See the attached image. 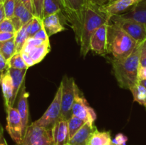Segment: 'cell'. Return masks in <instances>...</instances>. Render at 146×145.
<instances>
[{"label":"cell","mask_w":146,"mask_h":145,"mask_svg":"<svg viewBox=\"0 0 146 145\" xmlns=\"http://www.w3.org/2000/svg\"><path fill=\"white\" fill-rule=\"evenodd\" d=\"M111 135L109 131L100 132L96 129L88 137L86 145H111Z\"/></svg>","instance_id":"20"},{"label":"cell","mask_w":146,"mask_h":145,"mask_svg":"<svg viewBox=\"0 0 146 145\" xmlns=\"http://www.w3.org/2000/svg\"><path fill=\"white\" fill-rule=\"evenodd\" d=\"M27 24L25 25L22 26L20 29L15 32V36H14V42H15L16 50L17 52L20 53L26 41L28 38V34L27 31Z\"/></svg>","instance_id":"24"},{"label":"cell","mask_w":146,"mask_h":145,"mask_svg":"<svg viewBox=\"0 0 146 145\" xmlns=\"http://www.w3.org/2000/svg\"><path fill=\"white\" fill-rule=\"evenodd\" d=\"M72 115L85 121L86 122L94 124L96 119V114L89 105L84 95L76 85L75 90V98L71 109Z\"/></svg>","instance_id":"8"},{"label":"cell","mask_w":146,"mask_h":145,"mask_svg":"<svg viewBox=\"0 0 146 145\" xmlns=\"http://www.w3.org/2000/svg\"><path fill=\"white\" fill-rule=\"evenodd\" d=\"M145 26H146V24H145Z\"/></svg>","instance_id":"51"},{"label":"cell","mask_w":146,"mask_h":145,"mask_svg":"<svg viewBox=\"0 0 146 145\" xmlns=\"http://www.w3.org/2000/svg\"><path fill=\"white\" fill-rule=\"evenodd\" d=\"M8 68H15V69H28L27 65L23 60L21 53L17 52L8 61H7Z\"/></svg>","instance_id":"28"},{"label":"cell","mask_w":146,"mask_h":145,"mask_svg":"<svg viewBox=\"0 0 146 145\" xmlns=\"http://www.w3.org/2000/svg\"><path fill=\"white\" fill-rule=\"evenodd\" d=\"M0 32L6 33H15V28L14 25L11 22V19L9 18H4L1 23H0Z\"/></svg>","instance_id":"30"},{"label":"cell","mask_w":146,"mask_h":145,"mask_svg":"<svg viewBox=\"0 0 146 145\" xmlns=\"http://www.w3.org/2000/svg\"><path fill=\"white\" fill-rule=\"evenodd\" d=\"M54 145H65L69 142L68 120L60 117L51 127Z\"/></svg>","instance_id":"14"},{"label":"cell","mask_w":146,"mask_h":145,"mask_svg":"<svg viewBox=\"0 0 146 145\" xmlns=\"http://www.w3.org/2000/svg\"><path fill=\"white\" fill-rule=\"evenodd\" d=\"M142 0H110L99 8L108 18L115 15L121 14L132 8Z\"/></svg>","instance_id":"11"},{"label":"cell","mask_w":146,"mask_h":145,"mask_svg":"<svg viewBox=\"0 0 146 145\" xmlns=\"http://www.w3.org/2000/svg\"><path fill=\"white\" fill-rule=\"evenodd\" d=\"M109 1H110V0H109Z\"/></svg>","instance_id":"50"},{"label":"cell","mask_w":146,"mask_h":145,"mask_svg":"<svg viewBox=\"0 0 146 145\" xmlns=\"http://www.w3.org/2000/svg\"><path fill=\"white\" fill-rule=\"evenodd\" d=\"M131 91L133 96L134 101L138 102L140 105L146 106V88L138 82L135 85L131 88Z\"/></svg>","instance_id":"23"},{"label":"cell","mask_w":146,"mask_h":145,"mask_svg":"<svg viewBox=\"0 0 146 145\" xmlns=\"http://www.w3.org/2000/svg\"><path fill=\"white\" fill-rule=\"evenodd\" d=\"M32 37L34 38H36V39L41 40V41H44V42L49 41V37L47 35L45 29L44 28V26H43V28L40 29L38 32L36 33Z\"/></svg>","instance_id":"33"},{"label":"cell","mask_w":146,"mask_h":145,"mask_svg":"<svg viewBox=\"0 0 146 145\" xmlns=\"http://www.w3.org/2000/svg\"><path fill=\"white\" fill-rule=\"evenodd\" d=\"M143 43L138 44L128 56L122 59L113 58L111 61L113 72L121 88L130 90L138 83V70L140 65V54Z\"/></svg>","instance_id":"1"},{"label":"cell","mask_w":146,"mask_h":145,"mask_svg":"<svg viewBox=\"0 0 146 145\" xmlns=\"http://www.w3.org/2000/svg\"><path fill=\"white\" fill-rule=\"evenodd\" d=\"M0 53L7 61L17 53L14 37L8 41L0 42Z\"/></svg>","instance_id":"22"},{"label":"cell","mask_w":146,"mask_h":145,"mask_svg":"<svg viewBox=\"0 0 146 145\" xmlns=\"http://www.w3.org/2000/svg\"><path fill=\"white\" fill-rule=\"evenodd\" d=\"M4 18H6V16L5 14H4L3 2H0V23H1Z\"/></svg>","instance_id":"41"},{"label":"cell","mask_w":146,"mask_h":145,"mask_svg":"<svg viewBox=\"0 0 146 145\" xmlns=\"http://www.w3.org/2000/svg\"><path fill=\"white\" fill-rule=\"evenodd\" d=\"M3 132H4V129H3L2 126H1V125L0 124V136L3 135Z\"/></svg>","instance_id":"44"},{"label":"cell","mask_w":146,"mask_h":145,"mask_svg":"<svg viewBox=\"0 0 146 145\" xmlns=\"http://www.w3.org/2000/svg\"><path fill=\"white\" fill-rule=\"evenodd\" d=\"M0 85H1V90H2L3 98H4V106H5V107H7L10 106V102H11L13 94L12 79H11V75H10L7 69L4 72L1 73Z\"/></svg>","instance_id":"19"},{"label":"cell","mask_w":146,"mask_h":145,"mask_svg":"<svg viewBox=\"0 0 146 145\" xmlns=\"http://www.w3.org/2000/svg\"><path fill=\"white\" fill-rule=\"evenodd\" d=\"M5 109L7 112L6 129L7 132L14 142L18 145H21L25 134L21 117L17 109L14 107L8 106Z\"/></svg>","instance_id":"9"},{"label":"cell","mask_w":146,"mask_h":145,"mask_svg":"<svg viewBox=\"0 0 146 145\" xmlns=\"http://www.w3.org/2000/svg\"><path fill=\"white\" fill-rule=\"evenodd\" d=\"M43 28L42 19L38 17L34 16L33 18L27 23V34L28 38L32 37L36 32H38L40 29Z\"/></svg>","instance_id":"26"},{"label":"cell","mask_w":146,"mask_h":145,"mask_svg":"<svg viewBox=\"0 0 146 145\" xmlns=\"http://www.w3.org/2000/svg\"><path fill=\"white\" fill-rule=\"evenodd\" d=\"M85 123V121L82 120L74 115H71V117L68 119V128L70 139L75 134L77 131L81 129V127Z\"/></svg>","instance_id":"27"},{"label":"cell","mask_w":146,"mask_h":145,"mask_svg":"<svg viewBox=\"0 0 146 145\" xmlns=\"http://www.w3.org/2000/svg\"><path fill=\"white\" fill-rule=\"evenodd\" d=\"M61 92L62 87L60 84L55 94L52 102L44 115L38 119L34 122L38 126L46 128H51L55 122L61 117Z\"/></svg>","instance_id":"7"},{"label":"cell","mask_w":146,"mask_h":145,"mask_svg":"<svg viewBox=\"0 0 146 145\" xmlns=\"http://www.w3.org/2000/svg\"><path fill=\"white\" fill-rule=\"evenodd\" d=\"M29 95V92L26 90L25 82H24L19 92L17 99V107L15 108L17 109L20 117H21L25 132L27 126H28L29 119V108L28 100Z\"/></svg>","instance_id":"13"},{"label":"cell","mask_w":146,"mask_h":145,"mask_svg":"<svg viewBox=\"0 0 146 145\" xmlns=\"http://www.w3.org/2000/svg\"><path fill=\"white\" fill-rule=\"evenodd\" d=\"M15 36V33H6L0 32V42L8 41V40L13 38Z\"/></svg>","instance_id":"36"},{"label":"cell","mask_w":146,"mask_h":145,"mask_svg":"<svg viewBox=\"0 0 146 145\" xmlns=\"http://www.w3.org/2000/svg\"><path fill=\"white\" fill-rule=\"evenodd\" d=\"M140 65L146 67V40L141 45V54H140Z\"/></svg>","instance_id":"34"},{"label":"cell","mask_w":146,"mask_h":145,"mask_svg":"<svg viewBox=\"0 0 146 145\" xmlns=\"http://www.w3.org/2000/svg\"><path fill=\"white\" fill-rule=\"evenodd\" d=\"M110 18L101 11L99 6L92 4L88 0L85 11L84 24L81 30L78 45L81 48V54L86 56L90 51V41L95 31Z\"/></svg>","instance_id":"2"},{"label":"cell","mask_w":146,"mask_h":145,"mask_svg":"<svg viewBox=\"0 0 146 145\" xmlns=\"http://www.w3.org/2000/svg\"><path fill=\"white\" fill-rule=\"evenodd\" d=\"M62 87L61 92V117L68 120L72 115L71 109L75 98V90L76 87L73 78L65 75L61 82Z\"/></svg>","instance_id":"10"},{"label":"cell","mask_w":146,"mask_h":145,"mask_svg":"<svg viewBox=\"0 0 146 145\" xmlns=\"http://www.w3.org/2000/svg\"><path fill=\"white\" fill-rule=\"evenodd\" d=\"M7 68H8L7 61H6L5 58L3 57V55L0 53V73L4 72Z\"/></svg>","instance_id":"38"},{"label":"cell","mask_w":146,"mask_h":145,"mask_svg":"<svg viewBox=\"0 0 146 145\" xmlns=\"http://www.w3.org/2000/svg\"><path fill=\"white\" fill-rule=\"evenodd\" d=\"M61 12L59 0H44L43 18L50 14Z\"/></svg>","instance_id":"25"},{"label":"cell","mask_w":146,"mask_h":145,"mask_svg":"<svg viewBox=\"0 0 146 145\" xmlns=\"http://www.w3.org/2000/svg\"><path fill=\"white\" fill-rule=\"evenodd\" d=\"M4 14L7 18L11 19L14 14L15 9V0H4L3 1Z\"/></svg>","instance_id":"29"},{"label":"cell","mask_w":146,"mask_h":145,"mask_svg":"<svg viewBox=\"0 0 146 145\" xmlns=\"http://www.w3.org/2000/svg\"><path fill=\"white\" fill-rule=\"evenodd\" d=\"M109 21L101 25L92 35L90 41V50L99 55L108 53L107 34Z\"/></svg>","instance_id":"12"},{"label":"cell","mask_w":146,"mask_h":145,"mask_svg":"<svg viewBox=\"0 0 146 145\" xmlns=\"http://www.w3.org/2000/svg\"><path fill=\"white\" fill-rule=\"evenodd\" d=\"M145 79H146V67L139 65L138 70V80L139 81Z\"/></svg>","instance_id":"37"},{"label":"cell","mask_w":146,"mask_h":145,"mask_svg":"<svg viewBox=\"0 0 146 145\" xmlns=\"http://www.w3.org/2000/svg\"><path fill=\"white\" fill-rule=\"evenodd\" d=\"M92 4H95V5L97 6H102L104 4H105L106 3L108 2L109 0H89Z\"/></svg>","instance_id":"40"},{"label":"cell","mask_w":146,"mask_h":145,"mask_svg":"<svg viewBox=\"0 0 146 145\" xmlns=\"http://www.w3.org/2000/svg\"><path fill=\"white\" fill-rule=\"evenodd\" d=\"M21 145H54L51 128L38 126L33 122L27 126Z\"/></svg>","instance_id":"6"},{"label":"cell","mask_w":146,"mask_h":145,"mask_svg":"<svg viewBox=\"0 0 146 145\" xmlns=\"http://www.w3.org/2000/svg\"><path fill=\"white\" fill-rule=\"evenodd\" d=\"M20 1L22 2V4H24V7L31 13V14H34V8H33V4H32V0H20Z\"/></svg>","instance_id":"39"},{"label":"cell","mask_w":146,"mask_h":145,"mask_svg":"<svg viewBox=\"0 0 146 145\" xmlns=\"http://www.w3.org/2000/svg\"><path fill=\"white\" fill-rule=\"evenodd\" d=\"M50 51H51L50 41H47V42L43 44L42 45L33 48L27 54L29 55L30 58L32 59L34 64L36 65L41 62L45 58L46 55L50 52Z\"/></svg>","instance_id":"21"},{"label":"cell","mask_w":146,"mask_h":145,"mask_svg":"<svg viewBox=\"0 0 146 145\" xmlns=\"http://www.w3.org/2000/svg\"><path fill=\"white\" fill-rule=\"evenodd\" d=\"M88 0H59L61 12L71 26L78 44Z\"/></svg>","instance_id":"4"},{"label":"cell","mask_w":146,"mask_h":145,"mask_svg":"<svg viewBox=\"0 0 146 145\" xmlns=\"http://www.w3.org/2000/svg\"><path fill=\"white\" fill-rule=\"evenodd\" d=\"M65 145H70V144H69L68 143V144H65Z\"/></svg>","instance_id":"46"},{"label":"cell","mask_w":146,"mask_h":145,"mask_svg":"<svg viewBox=\"0 0 146 145\" xmlns=\"http://www.w3.org/2000/svg\"><path fill=\"white\" fill-rule=\"evenodd\" d=\"M138 43L120 28L109 21L107 34V51L115 59H122L133 51Z\"/></svg>","instance_id":"3"},{"label":"cell","mask_w":146,"mask_h":145,"mask_svg":"<svg viewBox=\"0 0 146 145\" xmlns=\"http://www.w3.org/2000/svg\"><path fill=\"white\" fill-rule=\"evenodd\" d=\"M120 15L123 18H130L146 24V0H142L126 12Z\"/></svg>","instance_id":"18"},{"label":"cell","mask_w":146,"mask_h":145,"mask_svg":"<svg viewBox=\"0 0 146 145\" xmlns=\"http://www.w3.org/2000/svg\"><path fill=\"white\" fill-rule=\"evenodd\" d=\"M9 72L12 79L13 83V94L11 98L10 106L14 107L19 92L23 84L25 82V75L27 73V69H15V68H7Z\"/></svg>","instance_id":"15"},{"label":"cell","mask_w":146,"mask_h":145,"mask_svg":"<svg viewBox=\"0 0 146 145\" xmlns=\"http://www.w3.org/2000/svg\"><path fill=\"white\" fill-rule=\"evenodd\" d=\"M109 21L125 31L138 44L144 42L146 40L145 24L130 18H123L120 14L111 16Z\"/></svg>","instance_id":"5"},{"label":"cell","mask_w":146,"mask_h":145,"mask_svg":"<svg viewBox=\"0 0 146 145\" xmlns=\"http://www.w3.org/2000/svg\"><path fill=\"white\" fill-rule=\"evenodd\" d=\"M111 145H115V144H112V143H111Z\"/></svg>","instance_id":"47"},{"label":"cell","mask_w":146,"mask_h":145,"mask_svg":"<svg viewBox=\"0 0 146 145\" xmlns=\"http://www.w3.org/2000/svg\"><path fill=\"white\" fill-rule=\"evenodd\" d=\"M20 53H21V56H22L23 60H24V63H25V64L27 65V68H30V67H31V66H33V65H35L34 63V61H32V59L30 58V56L28 55V54L26 53H24V52H20Z\"/></svg>","instance_id":"35"},{"label":"cell","mask_w":146,"mask_h":145,"mask_svg":"<svg viewBox=\"0 0 146 145\" xmlns=\"http://www.w3.org/2000/svg\"><path fill=\"white\" fill-rule=\"evenodd\" d=\"M0 75H1V73H0Z\"/></svg>","instance_id":"49"},{"label":"cell","mask_w":146,"mask_h":145,"mask_svg":"<svg viewBox=\"0 0 146 145\" xmlns=\"http://www.w3.org/2000/svg\"><path fill=\"white\" fill-rule=\"evenodd\" d=\"M145 109H146V106H145Z\"/></svg>","instance_id":"48"},{"label":"cell","mask_w":146,"mask_h":145,"mask_svg":"<svg viewBox=\"0 0 146 145\" xmlns=\"http://www.w3.org/2000/svg\"><path fill=\"white\" fill-rule=\"evenodd\" d=\"M44 28L48 37L61 32L66 29L61 23L60 13L50 14L42 18Z\"/></svg>","instance_id":"16"},{"label":"cell","mask_w":146,"mask_h":145,"mask_svg":"<svg viewBox=\"0 0 146 145\" xmlns=\"http://www.w3.org/2000/svg\"><path fill=\"white\" fill-rule=\"evenodd\" d=\"M138 82H139L141 85H142L143 86L145 87V88H146V79L145 80H139L138 81Z\"/></svg>","instance_id":"43"},{"label":"cell","mask_w":146,"mask_h":145,"mask_svg":"<svg viewBox=\"0 0 146 145\" xmlns=\"http://www.w3.org/2000/svg\"><path fill=\"white\" fill-rule=\"evenodd\" d=\"M127 141H128V137L123 134L119 133L115 135V138L111 141V143L115 145H125Z\"/></svg>","instance_id":"32"},{"label":"cell","mask_w":146,"mask_h":145,"mask_svg":"<svg viewBox=\"0 0 146 145\" xmlns=\"http://www.w3.org/2000/svg\"><path fill=\"white\" fill-rule=\"evenodd\" d=\"M94 124L86 122L81 129L76 132L75 134L69 139L70 145H86L91 134L96 129Z\"/></svg>","instance_id":"17"},{"label":"cell","mask_w":146,"mask_h":145,"mask_svg":"<svg viewBox=\"0 0 146 145\" xmlns=\"http://www.w3.org/2000/svg\"><path fill=\"white\" fill-rule=\"evenodd\" d=\"M34 16L39 18H43V8H44V0H32Z\"/></svg>","instance_id":"31"},{"label":"cell","mask_w":146,"mask_h":145,"mask_svg":"<svg viewBox=\"0 0 146 145\" xmlns=\"http://www.w3.org/2000/svg\"><path fill=\"white\" fill-rule=\"evenodd\" d=\"M0 145H8L7 144L5 138L4 137V135L0 136Z\"/></svg>","instance_id":"42"},{"label":"cell","mask_w":146,"mask_h":145,"mask_svg":"<svg viewBox=\"0 0 146 145\" xmlns=\"http://www.w3.org/2000/svg\"><path fill=\"white\" fill-rule=\"evenodd\" d=\"M4 1V0H0V2H3Z\"/></svg>","instance_id":"45"}]
</instances>
